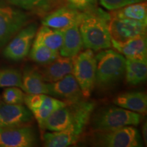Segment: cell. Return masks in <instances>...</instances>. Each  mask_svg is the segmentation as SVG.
I'll return each mask as SVG.
<instances>
[{
	"label": "cell",
	"instance_id": "5bb4252c",
	"mask_svg": "<svg viewBox=\"0 0 147 147\" xmlns=\"http://www.w3.org/2000/svg\"><path fill=\"white\" fill-rule=\"evenodd\" d=\"M88 123H75L61 131L46 132L42 136L43 145L47 147H66L76 144Z\"/></svg>",
	"mask_w": 147,
	"mask_h": 147
},
{
	"label": "cell",
	"instance_id": "603a6c76",
	"mask_svg": "<svg viewBox=\"0 0 147 147\" xmlns=\"http://www.w3.org/2000/svg\"><path fill=\"white\" fill-rule=\"evenodd\" d=\"M110 17L135 20L147 23V4L145 1L131 3L119 9L110 14Z\"/></svg>",
	"mask_w": 147,
	"mask_h": 147
},
{
	"label": "cell",
	"instance_id": "4fadbf2b",
	"mask_svg": "<svg viewBox=\"0 0 147 147\" xmlns=\"http://www.w3.org/2000/svg\"><path fill=\"white\" fill-rule=\"evenodd\" d=\"M49 95L59 100L72 104L85 100L78 82L72 74H69L58 81L48 82Z\"/></svg>",
	"mask_w": 147,
	"mask_h": 147
},
{
	"label": "cell",
	"instance_id": "8992f818",
	"mask_svg": "<svg viewBox=\"0 0 147 147\" xmlns=\"http://www.w3.org/2000/svg\"><path fill=\"white\" fill-rule=\"evenodd\" d=\"M72 74L78 82L85 99L91 96L95 88L96 59L93 51L86 49L74 57Z\"/></svg>",
	"mask_w": 147,
	"mask_h": 147
},
{
	"label": "cell",
	"instance_id": "7a4b0ae2",
	"mask_svg": "<svg viewBox=\"0 0 147 147\" xmlns=\"http://www.w3.org/2000/svg\"><path fill=\"white\" fill-rule=\"evenodd\" d=\"M95 59V87L102 91L112 89L125 76L126 58L120 53L107 49L100 51Z\"/></svg>",
	"mask_w": 147,
	"mask_h": 147
},
{
	"label": "cell",
	"instance_id": "277c9868",
	"mask_svg": "<svg viewBox=\"0 0 147 147\" xmlns=\"http://www.w3.org/2000/svg\"><path fill=\"white\" fill-rule=\"evenodd\" d=\"M144 117V115L119 106H106L92 113L90 120L93 131H105L128 125L137 126Z\"/></svg>",
	"mask_w": 147,
	"mask_h": 147
},
{
	"label": "cell",
	"instance_id": "6da1fadb",
	"mask_svg": "<svg viewBox=\"0 0 147 147\" xmlns=\"http://www.w3.org/2000/svg\"><path fill=\"white\" fill-rule=\"evenodd\" d=\"M110 18V14L98 8L84 12V17L79 25L83 47L100 51L112 47L108 29Z\"/></svg>",
	"mask_w": 147,
	"mask_h": 147
},
{
	"label": "cell",
	"instance_id": "52a82bcc",
	"mask_svg": "<svg viewBox=\"0 0 147 147\" xmlns=\"http://www.w3.org/2000/svg\"><path fill=\"white\" fill-rule=\"evenodd\" d=\"M29 20V14L21 9L0 3V49L26 26Z\"/></svg>",
	"mask_w": 147,
	"mask_h": 147
},
{
	"label": "cell",
	"instance_id": "9c48e42d",
	"mask_svg": "<svg viewBox=\"0 0 147 147\" xmlns=\"http://www.w3.org/2000/svg\"><path fill=\"white\" fill-rule=\"evenodd\" d=\"M38 143L36 131L29 125L0 127V147H32Z\"/></svg>",
	"mask_w": 147,
	"mask_h": 147
},
{
	"label": "cell",
	"instance_id": "30bf717a",
	"mask_svg": "<svg viewBox=\"0 0 147 147\" xmlns=\"http://www.w3.org/2000/svg\"><path fill=\"white\" fill-rule=\"evenodd\" d=\"M24 103L32 113L40 127L53 112L68 104L63 100L47 94H27Z\"/></svg>",
	"mask_w": 147,
	"mask_h": 147
},
{
	"label": "cell",
	"instance_id": "2e32d148",
	"mask_svg": "<svg viewBox=\"0 0 147 147\" xmlns=\"http://www.w3.org/2000/svg\"><path fill=\"white\" fill-rule=\"evenodd\" d=\"M43 80L54 82L63 78L73 71V59L70 57L59 56L52 61L37 68Z\"/></svg>",
	"mask_w": 147,
	"mask_h": 147
},
{
	"label": "cell",
	"instance_id": "5b68a950",
	"mask_svg": "<svg viewBox=\"0 0 147 147\" xmlns=\"http://www.w3.org/2000/svg\"><path fill=\"white\" fill-rule=\"evenodd\" d=\"M92 146L101 147H140L142 141L133 125L105 131H93L89 138Z\"/></svg>",
	"mask_w": 147,
	"mask_h": 147
},
{
	"label": "cell",
	"instance_id": "ffe728a7",
	"mask_svg": "<svg viewBox=\"0 0 147 147\" xmlns=\"http://www.w3.org/2000/svg\"><path fill=\"white\" fill-rule=\"evenodd\" d=\"M21 89L27 94L49 95V84L43 80L37 68L27 67L22 74Z\"/></svg>",
	"mask_w": 147,
	"mask_h": 147
},
{
	"label": "cell",
	"instance_id": "7c38bea8",
	"mask_svg": "<svg viewBox=\"0 0 147 147\" xmlns=\"http://www.w3.org/2000/svg\"><path fill=\"white\" fill-rule=\"evenodd\" d=\"M84 15V12L70 5H61L44 16L42 24L51 28L63 30L76 24L80 25Z\"/></svg>",
	"mask_w": 147,
	"mask_h": 147
},
{
	"label": "cell",
	"instance_id": "4dcf8cb0",
	"mask_svg": "<svg viewBox=\"0 0 147 147\" xmlns=\"http://www.w3.org/2000/svg\"><path fill=\"white\" fill-rule=\"evenodd\" d=\"M3 127V125H2V123H1V119H0V127Z\"/></svg>",
	"mask_w": 147,
	"mask_h": 147
},
{
	"label": "cell",
	"instance_id": "3957f363",
	"mask_svg": "<svg viewBox=\"0 0 147 147\" xmlns=\"http://www.w3.org/2000/svg\"><path fill=\"white\" fill-rule=\"evenodd\" d=\"M94 107V103L88 102L86 99L79 102L68 104L53 112L40 128L50 131H59L75 123H89Z\"/></svg>",
	"mask_w": 147,
	"mask_h": 147
},
{
	"label": "cell",
	"instance_id": "484cf974",
	"mask_svg": "<svg viewBox=\"0 0 147 147\" xmlns=\"http://www.w3.org/2000/svg\"><path fill=\"white\" fill-rule=\"evenodd\" d=\"M22 74L18 69L5 68L0 69V87H21Z\"/></svg>",
	"mask_w": 147,
	"mask_h": 147
},
{
	"label": "cell",
	"instance_id": "d6986e66",
	"mask_svg": "<svg viewBox=\"0 0 147 147\" xmlns=\"http://www.w3.org/2000/svg\"><path fill=\"white\" fill-rule=\"evenodd\" d=\"M63 34V44L59 50V55L73 58L76 56L83 48L79 25L76 24L62 30Z\"/></svg>",
	"mask_w": 147,
	"mask_h": 147
},
{
	"label": "cell",
	"instance_id": "83f0119b",
	"mask_svg": "<svg viewBox=\"0 0 147 147\" xmlns=\"http://www.w3.org/2000/svg\"><path fill=\"white\" fill-rule=\"evenodd\" d=\"M67 5L81 12H88L97 8V0H66Z\"/></svg>",
	"mask_w": 147,
	"mask_h": 147
},
{
	"label": "cell",
	"instance_id": "8fae6325",
	"mask_svg": "<svg viewBox=\"0 0 147 147\" xmlns=\"http://www.w3.org/2000/svg\"><path fill=\"white\" fill-rule=\"evenodd\" d=\"M147 23L116 17H110L108 29L112 41L123 43L138 36L146 34Z\"/></svg>",
	"mask_w": 147,
	"mask_h": 147
},
{
	"label": "cell",
	"instance_id": "44dd1931",
	"mask_svg": "<svg viewBox=\"0 0 147 147\" xmlns=\"http://www.w3.org/2000/svg\"><path fill=\"white\" fill-rule=\"evenodd\" d=\"M11 4L38 15L45 16L63 5L65 0H8Z\"/></svg>",
	"mask_w": 147,
	"mask_h": 147
},
{
	"label": "cell",
	"instance_id": "4316f807",
	"mask_svg": "<svg viewBox=\"0 0 147 147\" xmlns=\"http://www.w3.org/2000/svg\"><path fill=\"white\" fill-rule=\"evenodd\" d=\"M25 96L23 90L17 87H7L2 94L3 102L8 104H23Z\"/></svg>",
	"mask_w": 147,
	"mask_h": 147
},
{
	"label": "cell",
	"instance_id": "e0dca14e",
	"mask_svg": "<svg viewBox=\"0 0 147 147\" xmlns=\"http://www.w3.org/2000/svg\"><path fill=\"white\" fill-rule=\"evenodd\" d=\"M111 43L112 47L126 59L147 60L146 34L140 35L123 43H118L112 40Z\"/></svg>",
	"mask_w": 147,
	"mask_h": 147
},
{
	"label": "cell",
	"instance_id": "f546056e",
	"mask_svg": "<svg viewBox=\"0 0 147 147\" xmlns=\"http://www.w3.org/2000/svg\"><path fill=\"white\" fill-rule=\"evenodd\" d=\"M142 133L143 136H144V140H145V144H146V123H145L142 127Z\"/></svg>",
	"mask_w": 147,
	"mask_h": 147
},
{
	"label": "cell",
	"instance_id": "9a60e30c",
	"mask_svg": "<svg viewBox=\"0 0 147 147\" xmlns=\"http://www.w3.org/2000/svg\"><path fill=\"white\" fill-rule=\"evenodd\" d=\"M0 119L3 127L20 126L29 125L33 121L34 115L23 104H0Z\"/></svg>",
	"mask_w": 147,
	"mask_h": 147
},
{
	"label": "cell",
	"instance_id": "d4e9b609",
	"mask_svg": "<svg viewBox=\"0 0 147 147\" xmlns=\"http://www.w3.org/2000/svg\"><path fill=\"white\" fill-rule=\"evenodd\" d=\"M29 53V57L34 61L41 65L49 63L59 56V53L52 50L35 39Z\"/></svg>",
	"mask_w": 147,
	"mask_h": 147
},
{
	"label": "cell",
	"instance_id": "7402d4cb",
	"mask_svg": "<svg viewBox=\"0 0 147 147\" xmlns=\"http://www.w3.org/2000/svg\"><path fill=\"white\" fill-rule=\"evenodd\" d=\"M126 83L131 86L139 85L147 78L146 61L126 59L125 71Z\"/></svg>",
	"mask_w": 147,
	"mask_h": 147
},
{
	"label": "cell",
	"instance_id": "f1b7e54d",
	"mask_svg": "<svg viewBox=\"0 0 147 147\" xmlns=\"http://www.w3.org/2000/svg\"><path fill=\"white\" fill-rule=\"evenodd\" d=\"M146 0H100L101 4L109 10L119 9L131 3L142 2Z\"/></svg>",
	"mask_w": 147,
	"mask_h": 147
},
{
	"label": "cell",
	"instance_id": "ac0fdd59",
	"mask_svg": "<svg viewBox=\"0 0 147 147\" xmlns=\"http://www.w3.org/2000/svg\"><path fill=\"white\" fill-rule=\"evenodd\" d=\"M113 103L119 107L143 115L147 111L146 93L143 91L122 93L114 99Z\"/></svg>",
	"mask_w": 147,
	"mask_h": 147
},
{
	"label": "cell",
	"instance_id": "ba28073f",
	"mask_svg": "<svg viewBox=\"0 0 147 147\" xmlns=\"http://www.w3.org/2000/svg\"><path fill=\"white\" fill-rule=\"evenodd\" d=\"M38 29L36 23L28 24L22 28L6 45L3 50V56L15 61L26 57L30 51Z\"/></svg>",
	"mask_w": 147,
	"mask_h": 147
},
{
	"label": "cell",
	"instance_id": "cb8c5ba5",
	"mask_svg": "<svg viewBox=\"0 0 147 147\" xmlns=\"http://www.w3.org/2000/svg\"><path fill=\"white\" fill-rule=\"evenodd\" d=\"M34 39L40 42L52 50L59 52L63 44V34L62 30L60 29H53L42 25L38 29Z\"/></svg>",
	"mask_w": 147,
	"mask_h": 147
}]
</instances>
